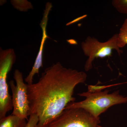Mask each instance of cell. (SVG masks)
<instances>
[{"label":"cell","instance_id":"obj_5","mask_svg":"<svg viewBox=\"0 0 127 127\" xmlns=\"http://www.w3.org/2000/svg\"><path fill=\"white\" fill-rule=\"evenodd\" d=\"M100 118L81 108L65 109L46 127H98Z\"/></svg>","mask_w":127,"mask_h":127},{"label":"cell","instance_id":"obj_7","mask_svg":"<svg viewBox=\"0 0 127 127\" xmlns=\"http://www.w3.org/2000/svg\"><path fill=\"white\" fill-rule=\"evenodd\" d=\"M52 7V4L51 2H48L46 5L45 9L44 10V14L42 20L41 21L40 25L42 30V38L41 41L40 46L37 56L34 65L32 70L27 77L25 78V81L28 85H31L33 84V77L36 74L39 75V69L42 67V53L44 44L46 40L49 38L46 32V27L47 26L48 16L50 11Z\"/></svg>","mask_w":127,"mask_h":127},{"label":"cell","instance_id":"obj_12","mask_svg":"<svg viewBox=\"0 0 127 127\" xmlns=\"http://www.w3.org/2000/svg\"><path fill=\"white\" fill-rule=\"evenodd\" d=\"M30 116V118L25 127H36L39 122L38 117L35 114H32Z\"/></svg>","mask_w":127,"mask_h":127},{"label":"cell","instance_id":"obj_6","mask_svg":"<svg viewBox=\"0 0 127 127\" xmlns=\"http://www.w3.org/2000/svg\"><path fill=\"white\" fill-rule=\"evenodd\" d=\"M14 81L9 82L11 89L13 111L11 114L28 119L30 111V103L28 95V84L23 80V74L18 69L15 70Z\"/></svg>","mask_w":127,"mask_h":127},{"label":"cell","instance_id":"obj_8","mask_svg":"<svg viewBox=\"0 0 127 127\" xmlns=\"http://www.w3.org/2000/svg\"><path fill=\"white\" fill-rule=\"evenodd\" d=\"M26 119L11 114L0 119V127H25Z\"/></svg>","mask_w":127,"mask_h":127},{"label":"cell","instance_id":"obj_4","mask_svg":"<svg viewBox=\"0 0 127 127\" xmlns=\"http://www.w3.org/2000/svg\"><path fill=\"white\" fill-rule=\"evenodd\" d=\"M118 34H115L107 41L102 42L95 37L88 36L82 42L83 52L88 57L84 65L85 71H88L92 69V63L95 58L110 56L113 50H116L120 56L123 51L118 46Z\"/></svg>","mask_w":127,"mask_h":127},{"label":"cell","instance_id":"obj_3","mask_svg":"<svg viewBox=\"0 0 127 127\" xmlns=\"http://www.w3.org/2000/svg\"><path fill=\"white\" fill-rule=\"evenodd\" d=\"M16 55L12 49L0 50V119L13 109L11 96L9 91L7 76L15 62Z\"/></svg>","mask_w":127,"mask_h":127},{"label":"cell","instance_id":"obj_2","mask_svg":"<svg viewBox=\"0 0 127 127\" xmlns=\"http://www.w3.org/2000/svg\"><path fill=\"white\" fill-rule=\"evenodd\" d=\"M109 91L108 90L94 92L88 91L79 94V96L86 97L85 100L78 102L71 103L67 106L65 109L81 108L97 118H99L101 114L105 112L110 107L116 104L127 102V97L120 95L119 91L108 94Z\"/></svg>","mask_w":127,"mask_h":127},{"label":"cell","instance_id":"obj_9","mask_svg":"<svg viewBox=\"0 0 127 127\" xmlns=\"http://www.w3.org/2000/svg\"><path fill=\"white\" fill-rule=\"evenodd\" d=\"M118 34V46L119 48H122L127 45V18L124 21Z\"/></svg>","mask_w":127,"mask_h":127},{"label":"cell","instance_id":"obj_1","mask_svg":"<svg viewBox=\"0 0 127 127\" xmlns=\"http://www.w3.org/2000/svg\"><path fill=\"white\" fill-rule=\"evenodd\" d=\"M87 77L85 72L66 68L57 62L46 68L37 82L28 85L29 116L38 117L36 127H46L68 104L75 102L74 89L85 83Z\"/></svg>","mask_w":127,"mask_h":127},{"label":"cell","instance_id":"obj_10","mask_svg":"<svg viewBox=\"0 0 127 127\" xmlns=\"http://www.w3.org/2000/svg\"><path fill=\"white\" fill-rule=\"evenodd\" d=\"M11 2L16 9L20 11H26L32 8L31 3L27 0H11Z\"/></svg>","mask_w":127,"mask_h":127},{"label":"cell","instance_id":"obj_13","mask_svg":"<svg viewBox=\"0 0 127 127\" xmlns=\"http://www.w3.org/2000/svg\"><path fill=\"white\" fill-rule=\"evenodd\" d=\"M98 127H101V126H100V125H99V126H98Z\"/></svg>","mask_w":127,"mask_h":127},{"label":"cell","instance_id":"obj_11","mask_svg":"<svg viewBox=\"0 0 127 127\" xmlns=\"http://www.w3.org/2000/svg\"><path fill=\"white\" fill-rule=\"evenodd\" d=\"M112 4L119 12L127 14V0H114Z\"/></svg>","mask_w":127,"mask_h":127}]
</instances>
